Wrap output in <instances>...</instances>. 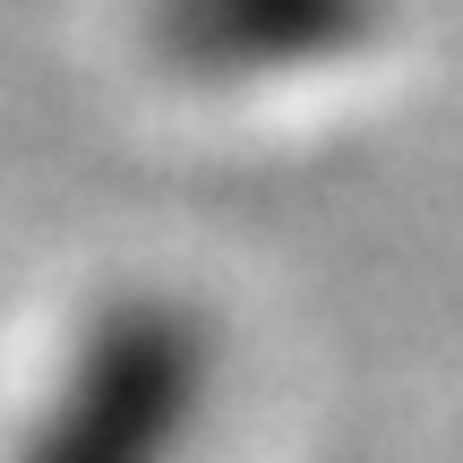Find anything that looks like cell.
Wrapping results in <instances>:
<instances>
[{"instance_id":"6da1fadb","label":"cell","mask_w":463,"mask_h":463,"mask_svg":"<svg viewBox=\"0 0 463 463\" xmlns=\"http://www.w3.org/2000/svg\"><path fill=\"white\" fill-rule=\"evenodd\" d=\"M215 344L172 292H112L78 326L26 430V463H172L198 420Z\"/></svg>"},{"instance_id":"7a4b0ae2","label":"cell","mask_w":463,"mask_h":463,"mask_svg":"<svg viewBox=\"0 0 463 463\" xmlns=\"http://www.w3.org/2000/svg\"><path fill=\"white\" fill-rule=\"evenodd\" d=\"M395 0H146V52L181 86L249 95L361 61Z\"/></svg>"}]
</instances>
